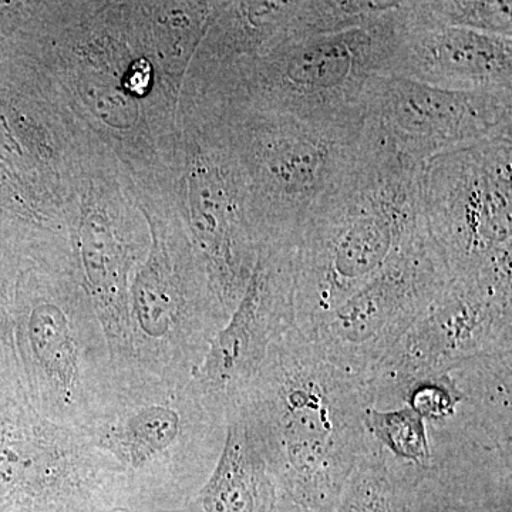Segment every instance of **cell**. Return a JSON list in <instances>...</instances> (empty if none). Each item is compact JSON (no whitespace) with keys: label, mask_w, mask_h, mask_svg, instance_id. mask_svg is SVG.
Returning <instances> with one entry per match:
<instances>
[{"label":"cell","mask_w":512,"mask_h":512,"mask_svg":"<svg viewBox=\"0 0 512 512\" xmlns=\"http://www.w3.org/2000/svg\"><path fill=\"white\" fill-rule=\"evenodd\" d=\"M235 406L278 494L306 510L335 511L367 443L366 380L329 363L295 326L269 348Z\"/></svg>","instance_id":"obj_1"},{"label":"cell","mask_w":512,"mask_h":512,"mask_svg":"<svg viewBox=\"0 0 512 512\" xmlns=\"http://www.w3.org/2000/svg\"><path fill=\"white\" fill-rule=\"evenodd\" d=\"M423 168L365 124L359 160L293 244L295 320L302 333L372 281L426 227Z\"/></svg>","instance_id":"obj_2"},{"label":"cell","mask_w":512,"mask_h":512,"mask_svg":"<svg viewBox=\"0 0 512 512\" xmlns=\"http://www.w3.org/2000/svg\"><path fill=\"white\" fill-rule=\"evenodd\" d=\"M200 107L220 128L244 170L258 245L295 244L365 147V123H312L207 99H201Z\"/></svg>","instance_id":"obj_3"},{"label":"cell","mask_w":512,"mask_h":512,"mask_svg":"<svg viewBox=\"0 0 512 512\" xmlns=\"http://www.w3.org/2000/svg\"><path fill=\"white\" fill-rule=\"evenodd\" d=\"M404 2L372 28L292 37L200 77L201 96L320 124L365 123V90L384 76L403 28Z\"/></svg>","instance_id":"obj_4"},{"label":"cell","mask_w":512,"mask_h":512,"mask_svg":"<svg viewBox=\"0 0 512 512\" xmlns=\"http://www.w3.org/2000/svg\"><path fill=\"white\" fill-rule=\"evenodd\" d=\"M120 467L126 507L184 508L210 477L227 433V414L192 383L140 384L82 430Z\"/></svg>","instance_id":"obj_5"},{"label":"cell","mask_w":512,"mask_h":512,"mask_svg":"<svg viewBox=\"0 0 512 512\" xmlns=\"http://www.w3.org/2000/svg\"><path fill=\"white\" fill-rule=\"evenodd\" d=\"M15 320L26 397L53 423L83 430L113 406L119 379L86 292L46 275Z\"/></svg>","instance_id":"obj_6"},{"label":"cell","mask_w":512,"mask_h":512,"mask_svg":"<svg viewBox=\"0 0 512 512\" xmlns=\"http://www.w3.org/2000/svg\"><path fill=\"white\" fill-rule=\"evenodd\" d=\"M512 127L424 164V220L451 279L512 282Z\"/></svg>","instance_id":"obj_7"},{"label":"cell","mask_w":512,"mask_h":512,"mask_svg":"<svg viewBox=\"0 0 512 512\" xmlns=\"http://www.w3.org/2000/svg\"><path fill=\"white\" fill-rule=\"evenodd\" d=\"M228 313L191 239H154L130 282V363L123 387L184 386Z\"/></svg>","instance_id":"obj_8"},{"label":"cell","mask_w":512,"mask_h":512,"mask_svg":"<svg viewBox=\"0 0 512 512\" xmlns=\"http://www.w3.org/2000/svg\"><path fill=\"white\" fill-rule=\"evenodd\" d=\"M123 507L120 467L82 430L46 419L26 396H0V512Z\"/></svg>","instance_id":"obj_9"},{"label":"cell","mask_w":512,"mask_h":512,"mask_svg":"<svg viewBox=\"0 0 512 512\" xmlns=\"http://www.w3.org/2000/svg\"><path fill=\"white\" fill-rule=\"evenodd\" d=\"M512 349V282L450 279L439 298L367 376L369 406L402 407L413 384L464 360Z\"/></svg>","instance_id":"obj_10"},{"label":"cell","mask_w":512,"mask_h":512,"mask_svg":"<svg viewBox=\"0 0 512 512\" xmlns=\"http://www.w3.org/2000/svg\"><path fill=\"white\" fill-rule=\"evenodd\" d=\"M450 279L426 225L380 274L303 335L329 363L366 380Z\"/></svg>","instance_id":"obj_11"},{"label":"cell","mask_w":512,"mask_h":512,"mask_svg":"<svg viewBox=\"0 0 512 512\" xmlns=\"http://www.w3.org/2000/svg\"><path fill=\"white\" fill-rule=\"evenodd\" d=\"M184 197L192 247L229 316L247 289L258 242L244 170L220 128L200 110L185 138Z\"/></svg>","instance_id":"obj_12"},{"label":"cell","mask_w":512,"mask_h":512,"mask_svg":"<svg viewBox=\"0 0 512 512\" xmlns=\"http://www.w3.org/2000/svg\"><path fill=\"white\" fill-rule=\"evenodd\" d=\"M365 124L414 163L512 127V92H453L399 76H375L365 90Z\"/></svg>","instance_id":"obj_13"},{"label":"cell","mask_w":512,"mask_h":512,"mask_svg":"<svg viewBox=\"0 0 512 512\" xmlns=\"http://www.w3.org/2000/svg\"><path fill=\"white\" fill-rule=\"evenodd\" d=\"M295 326L293 245L261 244L247 289L212 340L192 386L227 414L258 373L269 348Z\"/></svg>","instance_id":"obj_14"},{"label":"cell","mask_w":512,"mask_h":512,"mask_svg":"<svg viewBox=\"0 0 512 512\" xmlns=\"http://www.w3.org/2000/svg\"><path fill=\"white\" fill-rule=\"evenodd\" d=\"M384 76L453 92H512V37L447 26L409 28L404 20Z\"/></svg>","instance_id":"obj_15"},{"label":"cell","mask_w":512,"mask_h":512,"mask_svg":"<svg viewBox=\"0 0 512 512\" xmlns=\"http://www.w3.org/2000/svg\"><path fill=\"white\" fill-rule=\"evenodd\" d=\"M79 258L84 292L104 330L119 386H123L130 363V272L136 256L100 205L84 207Z\"/></svg>","instance_id":"obj_16"},{"label":"cell","mask_w":512,"mask_h":512,"mask_svg":"<svg viewBox=\"0 0 512 512\" xmlns=\"http://www.w3.org/2000/svg\"><path fill=\"white\" fill-rule=\"evenodd\" d=\"M278 490L241 407L227 410L224 447L187 512H271Z\"/></svg>","instance_id":"obj_17"},{"label":"cell","mask_w":512,"mask_h":512,"mask_svg":"<svg viewBox=\"0 0 512 512\" xmlns=\"http://www.w3.org/2000/svg\"><path fill=\"white\" fill-rule=\"evenodd\" d=\"M301 2L221 3L202 46L200 73L264 55L296 35Z\"/></svg>","instance_id":"obj_18"},{"label":"cell","mask_w":512,"mask_h":512,"mask_svg":"<svg viewBox=\"0 0 512 512\" xmlns=\"http://www.w3.org/2000/svg\"><path fill=\"white\" fill-rule=\"evenodd\" d=\"M448 373L461 400L447 420L512 453V349L471 357Z\"/></svg>","instance_id":"obj_19"},{"label":"cell","mask_w":512,"mask_h":512,"mask_svg":"<svg viewBox=\"0 0 512 512\" xmlns=\"http://www.w3.org/2000/svg\"><path fill=\"white\" fill-rule=\"evenodd\" d=\"M421 471L396 460L367 436L333 512H412L410 500Z\"/></svg>","instance_id":"obj_20"},{"label":"cell","mask_w":512,"mask_h":512,"mask_svg":"<svg viewBox=\"0 0 512 512\" xmlns=\"http://www.w3.org/2000/svg\"><path fill=\"white\" fill-rule=\"evenodd\" d=\"M404 20L409 28L447 26L512 37V3L497 0H434L406 2Z\"/></svg>","instance_id":"obj_21"},{"label":"cell","mask_w":512,"mask_h":512,"mask_svg":"<svg viewBox=\"0 0 512 512\" xmlns=\"http://www.w3.org/2000/svg\"><path fill=\"white\" fill-rule=\"evenodd\" d=\"M367 436L402 463L427 470L431 463L426 421L410 407L377 410L367 407L363 414Z\"/></svg>","instance_id":"obj_22"},{"label":"cell","mask_w":512,"mask_h":512,"mask_svg":"<svg viewBox=\"0 0 512 512\" xmlns=\"http://www.w3.org/2000/svg\"><path fill=\"white\" fill-rule=\"evenodd\" d=\"M402 2L393 0H315L301 2L296 37L330 35L372 28L393 15Z\"/></svg>","instance_id":"obj_23"},{"label":"cell","mask_w":512,"mask_h":512,"mask_svg":"<svg viewBox=\"0 0 512 512\" xmlns=\"http://www.w3.org/2000/svg\"><path fill=\"white\" fill-rule=\"evenodd\" d=\"M80 94L96 117L111 127L128 128L136 123V100L109 74H87L80 80Z\"/></svg>","instance_id":"obj_24"},{"label":"cell","mask_w":512,"mask_h":512,"mask_svg":"<svg viewBox=\"0 0 512 512\" xmlns=\"http://www.w3.org/2000/svg\"><path fill=\"white\" fill-rule=\"evenodd\" d=\"M410 510L412 512H473L464 495L453 484L434 474L430 468L421 471L414 483Z\"/></svg>","instance_id":"obj_25"},{"label":"cell","mask_w":512,"mask_h":512,"mask_svg":"<svg viewBox=\"0 0 512 512\" xmlns=\"http://www.w3.org/2000/svg\"><path fill=\"white\" fill-rule=\"evenodd\" d=\"M271 512H313L311 510H306V508L299 507V505L291 503V501L286 500L285 497L278 494L276 497V501L274 507H272Z\"/></svg>","instance_id":"obj_26"},{"label":"cell","mask_w":512,"mask_h":512,"mask_svg":"<svg viewBox=\"0 0 512 512\" xmlns=\"http://www.w3.org/2000/svg\"><path fill=\"white\" fill-rule=\"evenodd\" d=\"M106 512H187L184 508H174V510H134V508H111Z\"/></svg>","instance_id":"obj_27"}]
</instances>
